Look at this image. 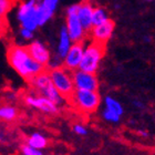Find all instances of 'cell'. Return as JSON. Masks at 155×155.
I'll return each instance as SVG.
<instances>
[{"label":"cell","mask_w":155,"mask_h":155,"mask_svg":"<svg viewBox=\"0 0 155 155\" xmlns=\"http://www.w3.org/2000/svg\"><path fill=\"white\" fill-rule=\"evenodd\" d=\"M7 60L10 67L28 82L36 75L45 71V65L35 60L27 47L10 45L7 49Z\"/></svg>","instance_id":"6da1fadb"},{"label":"cell","mask_w":155,"mask_h":155,"mask_svg":"<svg viewBox=\"0 0 155 155\" xmlns=\"http://www.w3.org/2000/svg\"><path fill=\"white\" fill-rule=\"evenodd\" d=\"M49 73L59 93L69 103L77 90L74 87L73 78H72V71L68 70L63 65H58V67L50 69Z\"/></svg>","instance_id":"7a4b0ae2"},{"label":"cell","mask_w":155,"mask_h":155,"mask_svg":"<svg viewBox=\"0 0 155 155\" xmlns=\"http://www.w3.org/2000/svg\"><path fill=\"white\" fill-rule=\"evenodd\" d=\"M29 84L32 89H35L38 95H42V97L51 100L58 107L61 105V103L64 101V99L62 97V95L57 90V87H54L51 77H50V73L47 70L31 79L29 81Z\"/></svg>","instance_id":"3957f363"},{"label":"cell","mask_w":155,"mask_h":155,"mask_svg":"<svg viewBox=\"0 0 155 155\" xmlns=\"http://www.w3.org/2000/svg\"><path fill=\"white\" fill-rule=\"evenodd\" d=\"M105 51H107V43L92 40V42L84 50L83 59L81 61L79 70L95 74L100 65L101 59L105 54Z\"/></svg>","instance_id":"277c9868"},{"label":"cell","mask_w":155,"mask_h":155,"mask_svg":"<svg viewBox=\"0 0 155 155\" xmlns=\"http://www.w3.org/2000/svg\"><path fill=\"white\" fill-rule=\"evenodd\" d=\"M101 103L100 95L97 91L89 90H75L71 101L69 104L77 107L83 113H93L97 110Z\"/></svg>","instance_id":"5b68a950"},{"label":"cell","mask_w":155,"mask_h":155,"mask_svg":"<svg viewBox=\"0 0 155 155\" xmlns=\"http://www.w3.org/2000/svg\"><path fill=\"white\" fill-rule=\"evenodd\" d=\"M18 19L22 25V28L31 31L37 29L39 26L38 18V0H29L22 3L18 10Z\"/></svg>","instance_id":"8992f818"},{"label":"cell","mask_w":155,"mask_h":155,"mask_svg":"<svg viewBox=\"0 0 155 155\" xmlns=\"http://www.w3.org/2000/svg\"><path fill=\"white\" fill-rule=\"evenodd\" d=\"M67 29L71 41L79 42L84 40L87 31L81 23L79 16H78V5L69 7L67 10Z\"/></svg>","instance_id":"52a82bcc"},{"label":"cell","mask_w":155,"mask_h":155,"mask_svg":"<svg viewBox=\"0 0 155 155\" xmlns=\"http://www.w3.org/2000/svg\"><path fill=\"white\" fill-rule=\"evenodd\" d=\"M72 78L75 89L78 90L97 91L99 89V81L94 73L84 72L82 70H74L72 71Z\"/></svg>","instance_id":"ba28073f"},{"label":"cell","mask_w":155,"mask_h":155,"mask_svg":"<svg viewBox=\"0 0 155 155\" xmlns=\"http://www.w3.org/2000/svg\"><path fill=\"white\" fill-rule=\"evenodd\" d=\"M84 40L79 42H74L71 45V48L69 50L68 54L64 58L63 61V67L70 70V71H74L79 69L81 64V61L83 59L84 54Z\"/></svg>","instance_id":"9c48e42d"},{"label":"cell","mask_w":155,"mask_h":155,"mask_svg":"<svg viewBox=\"0 0 155 155\" xmlns=\"http://www.w3.org/2000/svg\"><path fill=\"white\" fill-rule=\"evenodd\" d=\"M93 11L94 8L90 0H83L78 3V16L87 33H91L93 29Z\"/></svg>","instance_id":"30bf717a"},{"label":"cell","mask_w":155,"mask_h":155,"mask_svg":"<svg viewBox=\"0 0 155 155\" xmlns=\"http://www.w3.org/2000/svg\"><path fill=\"white\" fill-rule=\"evenodd\" d=\"M26 103L30 107L38 109V110L45 112L48 114H58L59 113V107L55 103H53L51 100H49L47 97L39 95V97H32V95H27L26 97Z\"/></svg>","instance_id":"8fae6325"},{"label":"cell","mask_w":155,"mask_h":155,"mask_svg":"<svg viewBox=\"0 0 155 155\" xmlns=\"http://www.w3.org/2000/svg\"><path fill=\"white\" fill-rule=\"evenodd\" d=\"M114 28H115V22L112 19H107V21H104L99 26L93 27V29L91 31L92 40L107 43L113 35Z\"/></svg>","instance_id":"7c38bea8"},{"label":"cell","mask_w":155,"mask_h":155,"mask_svg":"<svg viewBox=\"0 0 155 155\" xmlns=\"http://www.w3.org/2000/svg\"><path fill=\"white\" fill-rule=\"evenodd\" d=\"M27 48L35 60L43 65H48V63L50 62V52L42 42L33 41L29 45H27Z\"/></svg>","instance_id":"4fadbf2b"},{"label":"cell","mask_w":155,"mask_h":155,"mask_svg":"<svg viewBox=\"0 0 155 155\" xmlns=\"http://www.w3.org/2000/svg\"><path fill=\"white\" fill-rule=\"evenodd\" d=\"M70 41H71V38L69 36L67 27H62L61 31H60V43H59L58 47V54L60 58H65L67 57L69 50L71 48Z\"/></svg>","instance_id":"5bb4252c"},{"label":"cell","mask_w":155,"mask_h":155,"mask_svg":"<svg viewBox=\"0 0 155 155\" xmlns=\"http://www.w3.org/2000/svg\"><path fill=\"white\" fill-rule=\"evenodd\" d=\"M26 143L31 147H35L37 150L45 149V146L48 145V140L45 139V136L41 135L40 133H33L26 140Z\"/></svg>","instance_id":"9a60e30c"},{"label":"cell","mask_w":155,"mask_h":155,"mask_svg":"<svg viewBox=\"0 0 155 155\" xmlns=\"http://www.w3.org/2000/svg\"><path fill=\"white\" fill-rule=\"evenodd\" d=\"M53 12L45 7L41 2H38V18H39V26H43L47 21L52 17Z\"/></svg>","instance_id":"2e32d148"},{"label":"cell","mask_w":155,"mask_h":155,"mask_svg":"<svg viewBox=\"0 0 155 155\" xmlns=\"http://www.w3.org/2000/svg\"><path fill=\"white\" fill-rule=\"evenodd\" d=\"M17 110L11 105H2L0 109V117L5 121H12L16 119Z\"/></svg>","instance_id":"e0dca14e"},{"label":"cell","mask_w":155,"mask_h":155,"mask_svg":"<svg viewBox=\"0 0 155 155\" xmlns=\"http://www.w3.org/2000/svg\"><path fill=\"white\" fill-rule=\"evenodd\" d=\"M104 102H105V109H109V110H111L112 112H114V113L119 114V115L122 116L123 107H122V105L117 102V101L114 100L113 97H105V100H104Z\"/></svg>","instance_id":"ac0fdd59"},{"label":"cell","mask_w":155,"mask_h":155,"mask_svg":"<svg viewBox=\"0 0 155 155\" xmlns=\"http://www.w3.org/2000/svg\"><path fill=\"white\" fill-rule=\"evenodd\" d=\"M107 19H109V18H107V11H105L103 8H101V7H97V8H94L93 27L99 26V25H101V23H103L104 21H107Z\"/></svg>","instance_id":"d6986e66"},{"label":"cell","mask_w":155,"mask_h":155,"mask_svg":"<svg viewBox=\"0 0 155 155\" xmlns=\"http://www.w3.org/2000/svg\"><path fill=\"white\" fill-rule=\"evenodd\" d=\"M103 117L107 120V121H109V122L116 123V122H119V121H120V119H121V115L114 113V112H112V111L109 110V109H104Z\"/></svg>","instance_id":"ffe728a7"},{"label":"cell","mask_w":155,"mask_h":155,"mask_svg":"<svg viewBox=\"0 0 155 155\" xmlns=\"http://www.w3.org/2000/svg\"><path fill=\"white\" fill-rule=\"evenodd\" d=\"M20 150H21V153L23 155H43L41 152H40V150H37L35 147H31L30 145L28 144H22V145L20 146Z\"/></svg>","instance_id":"44dd1931"},{"label":"cell","mask_w":155,"mask_h":155,"mask_svg":"<svg viewBox=\"0 0 155 155\" xmlns=\"http://www.w3.org/2000/svg\"><path fill=\"white\" fill-rule=\"evenodd\" d=\"M12 5H13V1H11V0H0V15H1L2 18L11 9Z\"/></svg>","instance_id":"7402d4cb"},{"label":"cell","mask_w":155,"mask_h":155,"mask_svg":"<svg viewBox=\"0 0 155 155\" xmlns=\"http://www.w3.org/2000/svg\"><path fill=\"white\" fill-rule=\"evenodd\" d=\"M59 0H38V2H41L45 7H47L51 12H54L55 7L58 5Z\"/></svg>","instance_id":"603a6c76"},{"label":"cell","mask_w":155,"mask_h":155,"mask_svg":"<svg viewBox=\"0 0 155 155\" xmlns=\"http://www.w3.org/2000/svg\"><path fill=\"white\" fill-rule=\"evenodd\" d=\"M73 131L77 133L78 135H87V129H85L83 125H81V124H74Z\"/></svg>","instance_id":"cb8c5ba5"},{"label":"cell","mask_w":155,"mask_h":155,"mask_svg":"<svg viewBox=\"0 0 155 155\" xmlns=\"http://www.w3.org/2000/svg\"><path fill=\"white\" fill-rule=\"evenodd\" d=\"M20 33H21L22 38L26 39V40H30V39L33 38L32 31H31V30H29V29H26V28H22V29H21V31H20Z\"/></svg>","instance_id":"d4e9b609"},{"label":"cell","mask_w":155,"mask_h":155,"mask_svg":"<svg viewBox=\"0 0 155 155\" xmlns=\"http://www.w3.org/2000/svg\"><path fill=\"white\" fill-rule=\"evenodd\" d=\"M134 104H135L136 107H143L142 103H140V102H136V101H134Z\"/></svg>","instance_id":"484cf974"},{"label":"cell","mask_w":155,"mask_h":155,"mask_svg":"<svg viewBox=\"0 0 155 155\" xmlns=\"http://www.w3.org/2000/svg\"><path fill=\"white\" fill-rule=\"evenodd\" d=\"M147 1H153V0H147Z\"/></svg>","instance_id":"4316f807"},{"label":"cell","mask_w":155,"mask_h":155,"mask_svg":"<svg viewBox=\"0 0 155 155\" xmlns=\"http://www.w3.org/2000/svg\"><path fill=\"white\" fill-rule=\"evenodd\" d=\"M11 1H15V0H11Z\"/></svg>","instance_id":"83f0119b"}]
</instances>
